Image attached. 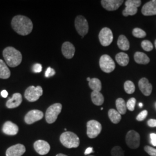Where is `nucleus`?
Segmentation results:
<instances>
[{
	"mask_svg": "<svg viewBox=\"0 0 156 156\" xmlns=\"http://www.w3.org/2000/svg\"><path fill=\"white\" fill-rule=\"evenodd\" d=\"M11 26L15 31L23 36L31 33L33 28V24L30 19L23 15L14 17L12 20Z\"/></svg>",
	"mask_w": 156,
	"mask_h": 156,
	"instance_id": "obj_1",
	"label": "nucleus"
},
{
	"mask_svg": "<svg viewBox=\"0 0 156 156\" xmlns=\"http://www.w3.org/2000/svg\"><path fill=\"white\" fill-rule=\"evenodd\" d=\"M3 56L7 65L10 67H16L22 61L20 51L13 47H7L3 50Z\"/></svg>",
	"mask_w": 156,
	"mask_h": 156,
	"instance_id": "obj_2",
	"label": "nucleus"
},
{
	"mask_svg": "<svg viewBox=\"0 0 156 156\" xmlns=\"http://www.w3.org/2000/svg\"><path fill=\"white\" fill-rule=\"evenodd\" d=\"M62 145L67 148H76L80 145V140L76 134L70 131L63 133L60 137Z\"/></svg>",
	"mask_w": 156,
	"mask_h": 156,
	"instance_id": "obj_3",
	"label": "nucleus"
},
{
	"mask_svg": "<svg viewBox=\"0 0 156 156\" xmlns=\"http://www.w3.org/2000/svg\"><path fill=\"white\" fill-rule=\"evenodd\" d=\"M62 105L60 103H56L49 106L46 112V121L49 124L55 123L58 116L61 113Z\"/></svg>",
	"mask_w": 156,
	"mask_h": 156,
	"instance_id": "obj_4",
	"label": "nucleus"
},
{
	"mask_svg": "<svg viewBox=\"0 0 156 156\" xmlns=\"http://www.w3.org/2000/svg\"><path fill=\"white\" fill-rule=\"evenodd\" d=\"M42 94L43 89L40 86H38L36 87L34 86H31L26 90L24 97L29 102H35L38 100Z\"/></svg>",
	"mask_w": 156,
	"mask_h": 156,
	"instance_id": "obj_5",
	"label": "nucleus"
},
{
	"mask_svg": "<svg viewBox=\"0 0 156 156\" xmlns=\"http://www.w3.org/2000/svg\"><path fill=\"white\" fill-rule=\"evenodd\" d=\"M102 130V126L100 123L94 120H91L87 123V135L88 137L93 139L98 136Z\"/></svg>",
	"mask_w": 156,
	"mask_h": 156,
	"instance_id": "obj_6",
	"label": "nucleus"
},
{
	"mask_svg": "<svg viewBox=\"0 0 156 156\" xmlns=\"http://www.w3.org/2000/svg\"><path fill=\"white\" fill-rule=\"evenodd\" d=\"M75 26L78 33L83 38L89 32V24L83 16H78L75 20Z\"/></svg>",
	"mask_w": 156,
	"mask_h": 156,
	"instance_id": "obj_7",
	"label": "nucleus"
},
{
	"mask_svg": "<svg viewBox=\"0 0 156 156\" xmlns=\"http://www.w3.org/2000/svg\"><path fill=\"white\" fill-rule=\"evenodd\" d=\"M100 67L103 72L111 73L115 69V63L110 56L104 55L101 57Z\"/></svg>",
	"mask_w": 156,
	"mask_h": 156,
	"instance_id": "obj_8",
	"label": "nucleus"
},
{
	"mask_svg": "<svg viewBox=\"0 0 156 156\" xmlns=\"http://www.w3.org/2000/svg\"><path fill=\"white\" fill-rule=\"evenodd\" d=\"M140 135L134 130L129 131L126 136V142L128 147L133 149H136L140 145Z\"/></svg>",
	"mask_w": 156,
	"mask_h": 156,
	"instance_id": "obj_9",
	"label": "nucleus"
},
{
	"mask_svg": "<svg viewBox=\"0 0 156 156\" xmlns=\"http://www.w3.org/2000/svg\"><path fill=\"white\" fill-rule=\"evenodd\" d=\"M126 8L123 11L124 16H133L135 15L138 12V8L141 5L140 0H127L125 2Z\"/></svg>",
	"mask_w": 156,
	"mask_h": 156,
	"instance_id": "obj_10",
	"label": "nucleus"
},
{
	"mask_svg": "<svg viewBox=\"0 0 156 156\" xmlns=\"http://www.w3.org/2000/svg\"><path fill=\"white\" fill-rule=\"evenodd\" d=\"M98 37L101 44L103 46H108L111 45L113 39L112 31L110 28L108 27L102 28L100 32Z\"/></svg>",
	"mask_w": 156,
	"mask_h": 156,
	"instance_id": "obj_11",
	"label": "nucleus"
},
{
	"mask_svg": "<svg viewBox=\"0 0 156 156\" xmlns=\"http://www.w3.org/2000/svg\"><path fill=\"white\" fill-rule=\"evenodd\" d=\"M44 117V113L39 110L34 109L28 112L24 117V121L27 124L33 123L41 120Z\"/></svg>",
	"mask_w": 156,
	"mask_h": 156,
	"instance_id": "obj_12",
	"label": "nucleus"
},
{
	"mask_svg": "<svg viewBox=\"0 0 156 156\" xmlns=\"http://www.w3.org/2000/svg\"><path fill=\"white\" fill-rule=\"evenodd\" d=\"M34 148L40 155L47 154L50 150V146L48 142L43 140H38L34 144Z\"/></svg>",
	"mask_w": 156,
	"mask_h": 156,
	"instance_id": "obj_13",
	"label": "nucleus"
},
{
	"mask_svg": "<svg viewBox=\"0 0 156 156\" xmlns=\"http://www.w3.org/2000/svg\"><path fill=\"white\" fill-rule=\"evenodd\" d=\"M102 7L109 11H116L122 5L124 1L121 0H102L101 1Z\"/></svg>",
	"mask_w": 156,
	"mask_h": 156,
	"instance_id": "obj_14",
	"label": "nucleus"
},
{
	"mask_svg": "<svg viewBox=\"0 0 156 156\" xmlns=\"http://www.w3.org/2000/svg\"><path fill=\"white\" fill-rule=\"evenodd\" d=\"M26 151L25 146L22 144L12 146L6 151V156H22Z\"/></svg>",
	"mask_w": 156,
	"mask_h": 156,
	"instance_id": "obj_15",
	"label": "nucleus"
},
{
	"mask_svg": "<svg viewBox=\"0 0 156 156\" xmlns=\"http://www.w3.org/2000/svg\"><path fill=\"white\" fill-rule=\"evenodd\" d=\"M144 16L156 15V0H152L146 3L142 8Z\"/></svg>",
	"mask_w": 156,
	"mask_h": 156,
	"instance_id": "obj_16",
	"label": "nucleus"
},
{
	"mask_svg": "<svg viewBox=\"0 0 156 156\" xmlns=\"http://www.w3.org/2000/svg\"><path fill=\"white\" fill-rule=\"evenodd\" d=\"M138 86L140 90L145 96H149L151 94L153 87L151 84L149 83L147 78H143L140 79L138 82Z\"/></svg>",
	"mask_w": 156,
	"mask_h": 156,
	"instance_id": "obj_17",
	"label": "nucleus"
},
{
	"mask_svg": "<svg viewBox=\"0 0 156 156\" xmlns=\"http://www.w3.org/2000/svg\"><path fill=\"white\" fill-rule=\"evenodd\" d=\"M62 50L63 56L68 59L72 58L75 53L74 46L69 42H66L62 44Z\"/></svg>",
	"mask_w": 156,
	"mask_h": 156,
	"instance_id": "obj_18",
	"label": "nucleus"
},
{
	"mask_svg": "<svg viewBox=\"0 0 156 156\" xmlns=\"http://www.w3.org/2000/svg\"><path fill=\"white\" fill-rule=\"evenodd\" d=\"M22 96L20 93H15L13 95L12 98H9L6 103V106L9 109L15 108L22 104Z\"/></svg>",
	"mask_w": 156,
	"mask_h": 156,
	"instance_id": "obj_19",
	"label": "nucleus"
},
{
	"mask_svg": "<svg viewBox=\"0 0 156 156\" xmlns=\"http://www.w3.org/2000/svg\"><path fill=\"white\" fill-rule=\"evenodd\" d=\"M2 131L8 135H15L19 132V127L16 124L8 121L4 123L2 127Z\"/></svg>",
	"mask_w": 156,
	"mask_h": 156,
	"instance_id": "obj_20",
	"label": "nucleus"
},
{
	"mask_svg": "<svg viewBox=\"0 0 156 156\" xmlns=\"http://www.w3.org/2000/svg\"><path fill=\"white\" fill-rule=\"evenodd\" d=\"M134 60L135 62L139 64H147L150 62V58L146 54L137 51L134 55Z\"/></svg>",
	"mask_w": 156,
	"mask_h": 156,
	"instance_id": "obj_21",
	"label": "nucleus"
},
{
	"mask_svg": "<svg viewBox=\"0 0 156 156\" xmlns=\"http://www.w3.org/2000/svg\"><path fill=\"white\" fill-rule=\"evenodd\" d=\"M91 98L93 103L97 106H100L104 104V97L99 91H93L91 94Z\"/></svg>",
	"mask_w": 156,
	"mask_h": 156,
	"instance_id": "obj_22",
	"label": "nucleus"
},
{
	"mask_svg": "<svg viewBox=\"0 0 156 156\" xmlns=\"http://www.w3.org/2000/svg\"><path fill=\"white\" fill-rule=\"evenodd\" d=\"M11 72L9 68L2 60L0 59V78L6 79L10 77Z\"/></svg>",
	"mask_w": 156,
	"mask_h": 156,
	"instance_id": "obj_23",
	"label": "nucleus"
},
{
	"mask_svg": "<svg viewBox=\"0 0 156 156\" xmlns=\"http://www.w3.org/2000/svg\"><path fill=\"white\" fill-rule=\"evenodd\" d=\"M117 45L121 50H128L129 48V42L127 37L123 35L119 36L117 40Z\"/></svg>",
	"mask_w": 156,
	"mask_h": 156,
	"instance_id": "obj_24",
	"label": "nucleus"
},
{
	"mask_svg": "<svg viewBox=\"0 0 156 156\" xmlns=\"http://www.w3.org/2000/svg\"><path fill=\"white\" fill-rule=\"evenodd\" d=\"M116 60L120 66L125 67L128 65L129 59L127 54L123 52H120L116 55Z\"/></svg>",
	"mask_w": 156,
	"mask_h": 156,
	"instance_id": "obj_25",
	"label": "nucleus"
},
{
	"mask_svg": "<svg viewBox=\"0 0 156 156\" xmlns=\"http://www.w3.org/2000/svg\"><path fill=\"white\" fill-rule=\"evenodd\" d=\"M108 116L112 122L114 124L119 123L122 119V116L117 110L111 109L108 111Z\"/></svg>",
	"mask_w": 156,
	"mask_h": 156,
	"instance_id": "obj_26",
	"label": "nucleus"
},
{
	"mask_svg": "<svg viewBox=\"0 0 156 156\" xmlns=\"http://www.w3.org/2000/svg\"><path fill=\"white\" fill-rule=\"evenodd\" d=\"M116 106L117 111L119 112L120 115H124L127 112V105L125 101L122 98H117L116 101Z\"/></svg>",
	"mask_w": 156,
	"mask_h": 156,
	"instance_id": "obj_27",
	"label": "nucleus"
},
{
	"mask_svg": "<svg viewBox=\"0 0 156 156\" xmlns=\"http://www.w3.org/2000/svg\"><path fill=\"white\" fill-rule=\"evenodd\" d=\"M90 88L93 91L100 92L102 89V84L100 80L98 78H92L89 82Z\"/></svg>",
	"mask_w": 156,
	"mask_h": 156,
	"instance_id": "obj_28",
	"label": "nucleus"
},
{
	"mask_svg": "<svg viewBox=\"0 0 156 156\" xmlns=\"http://www.w3.org/2000/svg\"><path fill=\"white\" fill-rule=\"evenodd\" d=\"M124 88L125 91L129 94H131L134 93L135 90V86L134 83L132 81L127 80L124 84Z\"/></svg>",
	"mask_w": 156,
	"mask_h": 156,
	"instance_id": "obj_29",
	"label": "nucleus"
},
{
	"mask_svg": "<svg viewBox=\"0 0 156 156\" xmlns=\"http://www.w3.org/2000/svg\"><path fill=\"white\" fill-rule=\"evenodd\" d=\"M133 35L136 38H143L146 36V33L144 30L140 28H135L133 31Z\"/></svg>",
	"mask_w": 156,
	"mask_h": 156,
	"instance_id": "obj_30",
	"label": "nucleus"
},
{
	"mask_svg": "<svg viewBox=\"0 0 156 156\" xmlns=\"http://www.w3.org/2000/svg\"><path fill=\"white\" fill-rule=\"evenodd\" d=\"M111 154L112 156H124V151L121 147L116 146L112 149Z\"/></svg>",
	"mask_w": 156,
	"mask_h": 156,
	"instance_id": "obj_31",
	"label": "nucleus"
},
{
	"mask_svg": "<svg viewBox=\"0 0 156 156\" xmlns=\"http://www.w3.org/2000/svg\"><path fill=\"white\" fill-rule=\"evenodd\" d=\"M141 46L142 49L146 51H150L153 49V45L151 41L148 40L143 41L141 43Z\"/></svg>",
	"mask_w": 156,
	"mask_h": 156,
	"instance_id": "obj_32",
	"label": "nucleus"
},
{
	"mask_svg": "<svg viewBox=\"0 0 156 156\" xmlns=\"http://www.w3.org/2000/svg\"><path fill=\"white\" fill-rule=\"evenodd\" d=\"M136 104V99L135 98H131L128 100L126 105L127 108L128 109L129 111H134Z\"/></svg>",
	"mask_w": 156,
	"mask_h": 156,
	"instance_id": "obj_33",
	"label": "nucleus"
},
{
	"mask_svg": "<svg viewBox=\"0 0 156 156\" xmlns=\"http://www.w3.org/2000/svg\"><path fill=\"white\" fill-rule=\"evenodd\" d=\"M144 150L150 156H156V149L151 147V146H146L144 147Z\"/></svg>",
	"mask_w": 156,
	"mask_h": 156,
	"instance_id": "obj_34",
	"label": "nucleus"
},
{
	"mask_svg": "<svg viewBox=\"0 0 156 156\" xmlns=\"http://www.w3.org/2000/svg\"><path fill=\"white\" fill-rule=\"evenodd\" d=\"M147 114H148L147 111L144 110V111H142L140 113V114L136 116V120H137L138 121H139V122L143 121V120H145V119H146V117H147Z\"/></svg>",
	"mask_w": 156,
	"mask_h": 156,
	"instance_id": "obj_35",
	"label": "nucleus"
},
{
	"mask_svg": "<svg viewBox=\"0 0 156 156\" xmlns=\"http://www.w3.org/2000/svg\"><path fill=\"white\" fill-rule=\"evenodd\" d=\"M55 73H56V72L54 69L51 68V67H48L47 70L45 72V76L46 78H49V77L55 75Z\"/></svg>",
	"mask_w": 156,
	"mask_h": 156,
	"instance_id": "obj_36",
	"label": "nucleus"
},
{
	"mask_svg": "<svg viewBox=\"0 0 156 156\" xmlns=\"http://www.w3.org/2000/svg\"><path fill=\"white\" fill-rule=\"evenodd\" d=\"M33 71L34 73H41L42 70V66L41 64L37 63L35 64L33 66Z\"/></svg>",
	"mask_w": 156,
	"mask_h": 156,
	"instance_id": "obj_37",
	"label": "nucleus"
},
{
	"mask_svg": "<svg viewBox=\"0 0 156 156\" xmlns=\"http://www.w3.org/2000/svg\"><path fill=\"white\" fill-rule=\"evenodd\" d=\"M151 139V144L154 146H156V134L151 133L150 135Z\"/></svg>",
	"mask_w": 156,
	"mask_h": 156,
	"instance_id": "obj_38",
	"label": "nucleus"
},
{
	"mask_svg": "<svg viewBox=\"0 0 156 156\" xmlns=\"http://www.w3.org/2000/svg\"><path fill=\"white\" fill-rule=\"evenodd\" d=\"M147 124L150 127H156V119H150L147 122Z\"/></svg>",
	"mask_w": 156,
	"mask_h": 156,
	"instance_id": "obj_39",
	"label": "nucleus"
},
{
	"mask_svg": "<svg viewBox=\"0 0 156 156\" xmlns=\"http://www.w3.org/2000/svg\"><path fill=\"white\" fill-rule=\"evenodd\" d=\"M93 152H94V151H93V147H88V148L85 151L84 154H85V155H89V154L91 153H93Z\"/></svg>",
	"mask_w": 156,
	"mask_h": 156,
	"instance_id": "obj_40",
	"label": "nucleus"
},
{
	"mask_svg": "<svg viewBox=\"0 0 156 156\" xmlns=\"http://www.w3.org/2000/svg\"><path fill=\"white\" fill-rule=\"evenodd\" d=\"M1 96H2L3 98H6V97H8V92H7L6 90H2V91H1Z\"/></svg>",
	"mask_w": 156,
	"mask_h": 156,
	"instance_id": "obj_41",
	"label": "nucleus"
},
{
	"mask_svg": "<svg viewBox=\"0 0 156 156\" xmlns=\"http://www.w3.org/2000/svg\"><path fill=\"white\" fill-rule=\"evenodd\" d=\"M56 156H68L67 155H65L64 154H62V153H60V154H57Z\"/></svg>",
	"mask_w": 156,
	"mask_h": 156,
	"instance_id": "obj_42",
	"label": "nucleus"
},
{
	"mask_svg": "<svg viewBox=\"0 0 156 156\" xmlns=\"http://www.w3.org/2000/svg\"><path fill=\"white\" fill-rule=\"evenodd\" d=\"M139 106H140V108H142V106H143L142 103H140V104H139Z\"/></svg>",
	"mask_w": 156,
	"mask_h": 156,
	"instance_id": "obj_43",
	"label": "nucleus"
},
{
	"mask_svg": "<svg viewBox=\"0 0 156 156\" xmlns=\"http://www.w3.org/2000/svg\"><path fill=\"white\" fill-rule=\"evenodd\" d=\"M90 80H91V78H87V80L89 82L90 81Z\"/></svg>",
	"mask_w": 156,
	"mask_h": 156,
	"instance_id": "obj_44",
	"label": "nucleus"
},
{
	"mask_svg": "<svg viewBox=\"0 0 156 156\" xmlns=\"http://www.w3.org/2000/svg\"><path fill=\"white\" fill-rule=\"evenodd\" d=\"M154 45H155V48H156V40L155 41V42H154Z\"/></svg>",
	"mask_w": 156,
	"mask_h": 156,
	"instance_id": "obj_45",
	"label": "nucleus"
},
{
	"mask_svg": "<svg viewBox=\"0 0 156 156\" xmlns=\"http://www.w3.org/2000/svg\"><path fill=\"white\" fill-rule=\"evenodd\" d=\"M155 106H156V102L155 103Z\"/></svg>",
	"mask_w": 156,
	"mask_h": 156,
	"instance_id": "obj_46",
	"label": "nucleus"
},
{
	"mask_svg": "<svg viewBox=\"0 0 156 156\" xmlns=\"http://www.w3.org/2000/svg\"></svg>",
	"mask_w": 156,
	"mask_h": 156,
	"instance_id": "obj_47",
	"label": "nucleus"
}]
</instances>
